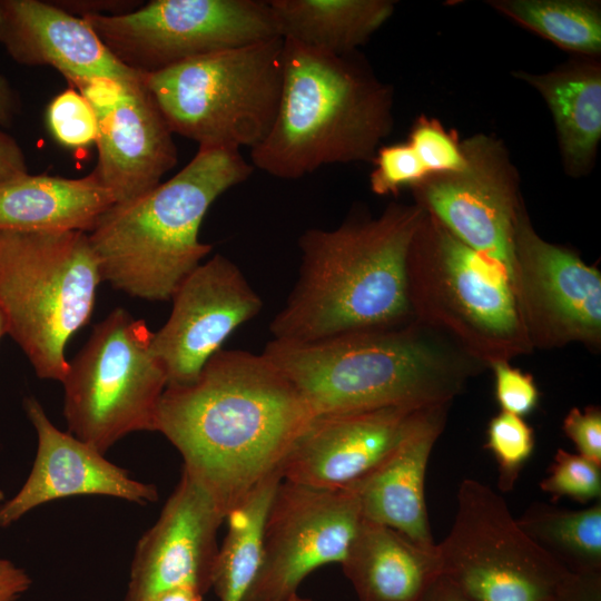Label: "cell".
Segmentation results:
<instances>
[{
  "mask_svg": "<svg viewBox=\"0 0 601 601\" xmlns=\"http://www.w3.org/2000/svg\"><path fill=\"white\" fill-rule=\"evenodd\" d=\"M314 417L263 353L221 348L196 381L165 388L154 431L178 450L183 470L226 516L278 469Z\"/></svg>",
  "mask_w": 601,
  "mask_h": 601,
  "instance_id": "cell-1",
  "label": "cell"
},
{
  "mask_svg": "<svg viewBox=\"0 0 601 601\" xmlns=\"http://www.w3.org/2000/svg\"><path fill=\"white\" fill-rule=\"evenodd\" d=\"M424 213L391 205L375 218L307 229L298 278L269 325L273 339L307 343L413 322L407 257Z\"/></svg>",
  "mask_w": 601,
  "mask_h": 601,
  "instance_id": "cell-2",
  "label": "cell"
},
{
  "mask_svg": "<svg viewBox=\"0 0 601 601\" xmlns=\"http://www.w3.org/2000/svg\"><path fill=\"white\" fill-rule=\"evenodd\" d=\"M263 354L315 416L450 404L484 367L416 321L307 343L272 339Z\"/></svg>",
  "mask_w": 601,
  "mask_h": 601,
  "instance_id": "cell-3",
  "label": "cell"
},
{
  "mask_svg": "<svg viewBox=\"0 0 601 601\" xmlns=\"http://www.w3.org/2000/svg\"><path fill=\"white\" fill-rule=\"evenodd\" d=\"M283 85L252 166L297 179L322 166L372 161L393 127V91L355 52L335 55L283 39Z\"/></svg>",
  "mask_w": 601,
  "mask_h": 601,
  "instance_id": "cell-4",
  "label": "cell"
},
{
  "mask_svg": "<svg viewBox=\"0 0 601 601\" xmlns=\"http://www.w3.org/2000/svg\"><path fill=\"white\" fill-rule=\"evenodd\" d=\"M253 171L238 149L199 147L170 179L114 204L88 233L102 280L136 298L170 300L213 249L198 239L207 210Z\"/></svg>",
  "mask_w": 601,
  "mask_h": 601,
  "instance_id": "cell-5",
  "label": "cell"
},
{
  "mask_svg": "<svg viewBox=\"0 0 601 601\" xmlns=\"http://www.w3.org/2000/svg\"><path fill=\"white\" fill-rule=\"evenodd\" d=\"M406 275L414 321L482 366L533 349L506 270L460 242L426 210Z\"/></svg>",
  "mask_w": 601,
  "mask_h": 601,
  "instance_id": "cell-6",
  "label": "cell"
},
{
  "mask_svg": "<svg viewBox=\"0 0 601 601\" xmlns=\"http://www.w3.org/2000/svg\"><path fill=\"white\" fill-rule=\"evenodd\" d=\"M99 263L82 231H0V307L38 377L62 382L66 346L92 315Z\"/></svg>",
  "mask_w": 601,
  "mask_h": 601,
  "instance_id": "cell-7",
  "label": "cell"
},
{
  "mask_svg": "<svg viewBox=\"0 0 601 601\" xmlns=\"http://www.w3.org/2000/svg\"><path fill=\"white\" fill-rule=\"evenodd\" d=\"M280 37L214 51L145 75L173 134L199 147L250 149L275 120L283 85Z\"/></svg>",
  "mask_w": 601,
  "mask_h": 601,
  "instance_id": "cell-8",
  "label": "cell"
},
{
  "mask_svg": "<svg viewBox=\"0 0 601 601\" xmlns=\"http://www.w3.org/2000/svg\"><path fill=\"white\" fill-rule=\"evenodd\" d=\"M144 319L116 308L98 323L69 362L63 415L69 433L105 454L137 431H154L167 387Z\"/></svg>",
  "mask_w": 601,
  "mask_h": 601,
  "instance_id": "cell-9",
  "label": "cell"
},
{
  "mask_svg": "<svg viewBox=\"0 0 601 601\" xmlns=\"http://www.w3.org/2000/svg\"><path fill=\"white\" fill-rule=\"evenodd\" d=\"M436 552L441 575L474 601H543L571 573L522 531L496 492L473 479L462 481Z\"/></svg>",
  "mask_w": 601,
  "mask_h": 601,
  "instance_id": "cell-10",
  "label": "cell"
},
{
  "mask_svg": "<svg viewBox=\"0 0 601 601\" xmlns=\"http://www.w3.org/2000/svg\"><path fill=\"white\" fill-rule=\"evenodd\" d=\"M126 67L149 75L205 53L279 37L268 1L154 0L80 16Z\"/></svg>",
  "mask_w": 601,
  "mask_h": 601,
  "instance_id": "cell-11",
  "label": "cell"
},
{
  "mask_svg": "<svg viewBox=\"0 0 601 601\" xmlns=\"http://www.w3.org/2000/svg\"><path fill=\"white\" fill-rule=\"evenodd\" d=\"M363 521L352 485L282 480L270 501L258 573L244 601H286L316 569L342 563Z\"/></svg>",
  "mask_w": 601,
  "mask_h": 601,
  "instance_id": "cell-12",
  "label": "cell"
},
{
  "mask_svg": "<svg viewBox=\"0 0 601 601\" xmlns=\"http://www.w3.org/2000/svg\"><path fill=\"white\" fill-rule=\"evenodd\" d=\"M514 276L533 347L601 343V274L570 249L541 238L524 205L514 230Z\"/></svg>",
  "mask_w": 601,
  "mask_h": 601,
  "instance_id": "cell-13",
  "label": "cell"
},
{
  "mask_svg": "<svg viewBox=\"0 0 601 601\" xmlns=\"http://www.w3.org/2000/svg\"><path fill=\"white\" fill-rule=\"evenodd\" d=\"M462 147L465 168L428 176L413 188L416 204L460 242L501 265L513 284L514 230L523 206L515 170L492 138L472 137Z\"/></svg>",
  "mask_w": 601,
  "mask_h": 601,
  "instance_id": "cell-14",
  "label": "cell"
},
{
  "mask_svg": "<svg viewBox=\"0 0 601 601\" xmlns=\"http://www.w3.org/2000/svg\"><path fill=\"white\" fill-rule=\"evenodd\" d=\"M171 300L169 318L151 339L167 386L196 381L231 333L263 307L260 296L239 267L220 254L197 266Z\"/></svg>",
  "mask_w": 601,
  "mask_h": 601,
  "instance_id": "cell-15",
  "label": "cell"
},
{
  "mask_svg": "<svg viewBox=\"0 0 601 601\" xmlns=\"http://www.w3.org/2000/svg\"><path fill=\"white\" fill-rule=\"evenodd\" d=\"M78 91L98 121L93 168L115 204L139 197L160 184L178 160L173 132L142 81L97 78Z\"/></svg>",
  "mask_w": 601,
  "mask_h": 601,
  "instance_id": "cell-16",
  "label": "cell"
},
{
  "mask_svg": "<svg viewBox=\"0 0 601 601\" xmlns=\"http://www.w3.org/2000/svg\"><path fill=\"white\" fill-rule=\"evenodd\" d=\"M225 514L183 470L156 523L137 543L124 601H149L177 587L211 588L217 532Z\"/></svg>",
  "mask_w": 601,
  "mask_h": 601,
  "instance_id": "cell-17",
  "label": "cell"
},
{
  "mask_svg": "<svg viewBox=\"0 0 601 601\" xmlns=\"http://www.w3.org/2000/svg\"><path fill=\"white\" fill-rule=\"evenodd\" d=\"M420 408L395 406L315 416L278 465L282 480L319 489L351 485L395 447Z\"/></svg>",
  "mask_w": 601,
  "mask_h": 601,
  "instance_id": "cell-18",
  "label": "cell"
},
{
  "mask_svg": "<svg viewBox=\"0 0 601 601\" xmlns=\"http://www.w3.org/2000/svg\"><path fill=\"white\" fill-rule=\"evenodd\" d=\"M23 408L37 433V454L24 484L0 505L1 528L41 504L75 495H106L140 504L158 499L155 485L134 480L95 447L57 428L33 396L24 398Z\"/></svg>",
  "mask_w": 601,
  "mask_h": 601,
  "instance_id": "cell-19",
  "label": "cell"
},
{
  "mask_svg": "<svg viewBox=\"0 0 601 601\" xmlns=\"http://www.w3.org/2000/svg\"><path fill=\"white\" fill-rule=\"evenodd\" d=\"M0 43L19 65L52 67L73 88L96 78H145L118 61L82 18L52 2L0 0Z\"/></svg>",
  "mask_w": 601,
  "mask_h": 601,
  "instance_id": "cell-20",
  "label": "cell"
},
{
  "mask_svg": "<svg viewBox=\"0 0 601 601\" xmlns=\"http://www.w3.org/2000/svg\"><path fill=\"white\" fill-rule=\"evenodd\" d=\"M449 405L420 408L395 447L351 484L363 519L390 526L431 551L436 543L425 503V474L432 449L445 427Z\"/></svg>",
  "mask_w": 601,
  "mask_h": 601,
  "instance_id": "cell-21",
  "label": "cell"
},
{
  "mask_svg": "<svg viewBox=\"0 0 601 601\" xmlns=\"http://www.w3.org/2000/svg\"><path fill=\"white\" fill-rule=\"evenodd\" d=\"M114 204L93 170L81 178L26 173L0 181V231L88 234Z\"/></svg>",
  "mask_w": 601,
  "mask_h": 601,
  "instance_id": "cell-22",
  "label": "cell"
},
{
  "mask_svg": "<svg viewBox=\"0 0 601 601\" xmlns=\"http://www.w3.org/2000/svg\"><path fill=\"white\" fill-rule=\"evenodd\" d=\"M341 565L358 601H417L441 575L436 549L365 519Z\"/></svg>",
  "mask_w": 601,
  "mask_h": 601,
  "instance_id": "cell-23",
  "label": "cell"
},
{
  "mask_svg": "<svg viewBox=\"0 0 601 601\" xmlns=\"http://www.w3.org/2000/svg\"><path fill=\"white\" fill-rule=\"evenodd\" d=\"M543 97L553 117L566 173L592 167L601 139V68L594 61L569 62L546 73L515 72Z\"/></svg>",
  "mask_w": 601,
  "mask_h": 601,
  "instance_id": "cell-24",
  "label": "cell"
},
{
  "mask_svg": "<svg viewBox=\"0 0 601 601\" xmlns=\"http://www.w3.org/2000/svg\"><path fill=\"white\" fill-rule=\"evenodd\" d=\"M278 35L321 51L348 55L393 14L390 0H270Z\"/></svg>",
  "mask_w": 601,
  "mask_h": 601,
  "instance_id": "cell-25",
  "label": "cell"
},
{
  "mask_svg": "<svg viewBox=\"0 0 601 601\" xmlns=\"http://www.w3.org/2000/svg\"><path fill=\"white\" fill-rule=\"evenodd\" d=\"M280 481L277 469L227 513L228 529L218 548L211 582L218 601L245 600L260 568L266 515Z\"/></svg>",
  "mask_w": 601,
  "mask_h": 601,
  "instance_id": "cell-26",
  "label": "cell"
},
{
  "mask_svg": "<svg viewBox=\"0 0 601 601\" xmlns=\"http://www.w3.org/2000/svg\"><path fill=\"white\" fill-rule=\"evenodd\" d=\"M516 522L536 545L569 572H601L600 500L581 510L536 502Z\"/></svg>",
  "mask_w": 601,
  "mask_h": 601,
  "instance_id": "cell-27",
  "label": "cell"
},
{
  "mask_svg": "<svg viewBox=\"0 0 601 601\" xmlns=\"http://www.w3.org/2000/svg\"><path fill=\"white\" fill-rule=\"evenodd\" d=\"M492 8L558 47L582 56L601 52V12L581 0H492Z\"/></svg>",
  "mask_w": 601,
  "mask_h": 601,
  "instance_id": "cell-28",
  "label": "cell"
},
{
  "mask_svg": "<svg viewBox=\"0 0 601 601\" xmlns=\"http://www.w3.org/2000/svg\"><path fill=\"white\" fill-rule=\"evenodd\" d=\"M534 446V431L523 417L501 411L490 420L485 447L497 464V486L502 492L513 490Z\"/></svg>",
  "mask_w": 601,
  "mask_h": 601,
  "instance_id": "cell-29",
  "label": "cell"
},
{
  "mask_svg": "<svg viewBox=\"0 0 601 601\" xmlns=\"http://www.w3.org/2000/svg\"><path fill=\"white\" fill-rule=\"evenodd\" d=\"M540 487L554 500L569 497L582 504L600 500L601 465L559 449Z\"/></svg>",
  "mask_w": 601,
  "mask_h": 601,
  "instance_id": "cell-30",
  "label": "cell"
},
{
  "mask_svg": "<svg viewBox=\"0 0 601 601\" xmlns=\"http://www.w3.org/2000/svg\"><path fill=\"white\" fill-rule=\"evenodd\" d=\"M47 124L57 141L68 148L96 142L98 121L89 101L73 87L57 95L47 109Z\"/></svg>",
  "mask_w": 601,
  "mask_h": 601,
  "instance_id": "cell-31",
  "label": "cell"
},
{
  "mask_svg": "<svg viewBox=\"0 0 601 601\" xmlns=\"http://www.w3.org/2000/svg\"><path fill=\"white\" fill-rule=\"evenodd\" d=\"M430 175L453 174L466 166V156L453 131L436 119L420 117L407 141Z\"/></svg>",
  "mask_w": 601,
  "mask_h": 601,
  "instance_id": "cell-32",
  "label": "cell"
},
{
  "mask_svg": "<svg viewBox=\"0 0 601 601\" xmlns=\"http://www.w3.org/2000/svg\"><path fill=\"white\" fill-rule=\"evenodd\" d=\"M372 161L370 187L380 196L413 189L431 176L408 142L380 146Z\"/></svg>",
  "mask_w": 601,
  "mask_h": 601,
  "instance_id": "cell-33",
  "label": "cell"
},
{
  "mask_svg": "<svg viewBox=\"0 0 601 601\" xmlns=\"http://www.w3.org/2000/svg\"><path fill=\"white\" fill-rule=\"evenodd\" d=\"M494 373V392L501 411L525 416L539 403L540 393L532 375L513 367L509 362L491 365Z\"/></svg>",
  "mask_w": 601,
  "mask_h": 601,
  "instance_id": "cell-34",
  "label": "cell"
},
{
  "mask_svg": "<svg viewBox=\"0 0 601 601\" xmlns=\"http://www.w3.org/2000/svg\"><path fill=\"white\" fill-rule=\"evenodd\" d=\"M564 434L574 443L578 454L601 465V410L573 407L563 420Z\"/></svg>",
  "mask_w": 601,
  "mask_h": 601,
  "instance_id": "cell-35",
  "label": "cell"
},
{
  "mask_svg": "<svg viewBox=\"0 0 601 601\" xmlns=\"http://www.w3.org/2000/svg\"><path fill=\"white\" fill-rule=\"evenodd\" d=\"M543 601H601V572L570 573Z\"/></svg>",
  "mask_w": 601,
  "mask_h": 601,
  "instance_id": "cell-36",
  "label": "cell"
},
{
  "mask_svg": "<svg viewBox=\"0 0 601 601\" xmlns=\"http://www.w3.org/2000/svg\"><path fill=\"white\" fill-rule=\"evenodd\" d=\"M26 173L28 168L22 148L0 128V181Z\"/></svg>",
  "mask_w": 601,
  "mask_h": 601,
  "instance_id": "cell-37",
  "label": "cell"
},
{
  "mask_svg": "<svg viewBox=\"0 0 601 601\" xmlns=\"http://www.w3.org/2000/svg\"><path fill=\"white\" fill-rule=\"evenodd\" d=\"M31 584L30 577L9 560L0 559V601H16Z\"/></svg>",
  "mask_w": 601,
  "mask_h": 601,
  "instance_id": "cell-38",
  "label": "cell"
},
{
  "mask_svg": "<svg viewBox=\"0 0 601 601\" xmlns=\"http://www.w3.org/2000/svg\"><path fill=\"white\" fill-rule=\"evenodd\" d=\"M417 601H474L445 577H437Z\"/></svg>",
  "mask_w": 601,
  "mask_h": 601,
  "instance_id": "cell-39",
  "label": "cell"
},
{
  "mask_svg": "<svg viewBox=\"0 0 601 601\" xmlns=\"http://www.w3.org/2000/svg\"><path fill=\"white\" fill-rule=\"evenodd\" d=\"M21 102L6 77L0 75V128L11 126L20 112Z\"/></svg>",
  "mask_w": 601,
  "mask_h": 601,
  "instance_id": "cell-40",
  "label": "cell"
},
{
  "mask_svg": "<svg viewBox=\"0 0 601 601\" xmlns=\"http://www.w3.org/2000/svg\"><path fill=\"white\" fill-rule=\"evenodd\" d=\"M204 594L189 587H177L165 590L149 601H203Z\"/></svg>",
  "mask_w": 601,
  "mask_h": 601,
  "instance_id": "cell-41",
  "label": "cell"
},
{
  "mask_svg": "<svg viewBox=\"0 0 601 601\" xmlns=\"http://www.w3.org/2000/svg\"><path fill=\"white\" fill-rule=\"evenodd\" d=\"M4 335H8V323L7 317L0 307V338Z\"/></svg>",
  "mask_w": 601,
  "mask_h": 601,
  "instance_id": "cell-42",
  "label": "cell"
},
{
  "mask_svg": "<svg viewBox=\"0 0 601 601\" xmlns=\"http://www.w3.org/2000/svg\"><path fill=\"white\" fill-rule=\"evenodd\" d=\"M286 601H313V600L302 598L297 593H295L292 597H289Z\"/></svg>",
  "mask_w": 601,
  "mask_h": 601,
  "instance_id": "cell-43",
  "label": "cell"
}]
</instances>
